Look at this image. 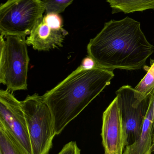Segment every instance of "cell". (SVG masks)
<instances>
[{
    "label": "cell",
    "instance_id": "cell-13",
    "mask_svg": "<svg viewBox=\"0 0 154 154\" xmlns=\"http://www.w3.org/2000/svg\"><path fill=\"white\" fill-rule=\"evenodd\" d=\"M146 70V75L134 88L135 99L134 106L136 107L154 92V68L151 66Z\"/></svg>",
    "mask_w": 154,
    "mask_h": 154
},
{
    "label": "cell",
    "instance_id": "cell-6",
    "mask_svg": "<svg viewBox=\"0 0 154 154\" xmlns=\"http://www.w3.org/2000/svg\"><path fill=\"white\" fill-rule=\"evenodd\" d=\"M124 134L125 147L134 143L141 134L145 119L154 92L136 107L135 90L132 86H122L116 91Z\"/></svg>",
    "mask_w": 154,
    "mask_h": 154
},
{
    "label": "cell",
    "instance_id": "cell-18",
    "mask_svg": "<svg viewBox=\"0 0 154 154\" xmlns=\"http://www.w3.org/2000/svg\"><path fill=\"white\" fill-rule=\"evenodd\" d=\"M152 107H153V110H152L153 116V118H154V95L153 100Z\"/></svg>",
    "mask_w": 154,
    "mask_h": 154
},
{
    "label": "cell",
    "instance_id": "cell-9",
    "mask_svg": "<svg viewBox=\"0 0 154 154\" xmlns=\"http://www.w3.org/2000/svg\"><path fill=\"white\" fill-rule=\"evenodd\" d=\"M68 32L64 28L58 29L47 24L42 20L35 25L27 37V45L38 51H48L62 47Z\"/></svg>",
    "mask_w": 154,
    "mask_h": 154
},
{
    "label": "cell",
    "instance_id": "cell-7",
    "mask_svg": "<svg viewBox=\"0 0 154 154\" xmlns=\"http://www.w3.org/2000/svg\"><path fill=\"white\" fill-rule=\"evenodd\" d=\"M0 121L28 153L32 154L27 121L21 101L7 90L0 91Z\"/></svg>",
    "mask_w": 154,
    "mask_h": 154
},
{
    "label": "cell",
    "instance_id": "cell-8",
    "mask_svg": "<svg viewBox=\"0 0 154 154\" xmlns=\"http://www.w3.org/2000/svg\"><path fill=\"white\" fill-rule=\"evenodd\" d=\"M101 136L104 154L124 153V134L116 97L103 113Z\"/></svg>",
    "mask_w": 154,
    "mask_h": 154
},
{
    "label": "cell",
    "instance_id": "cell-17",
    "mask_svg": "<svg viewBox=\"0 0 154 154\" xmlns=\"http://www.w3.org/2000/svg\"><path fill=\"white\" fill-rule=\"evenodd\" d=\"M152 151L154 152V134L153 135V139L152 145Z\"/></svg>",
    "mask_w": 154,
    "mask_h": 154
},
{
    "label": "cell",
    "instance_id": "cell-2",
    "mask_svg": "<svg viewBox=\"0 0 154 154\" xmlns=\"http://www.w3.org/2000/svg\"><path fill=\"white\" fill-rule=\"evenodd\" d=\"M114 71L96 67H78L56 87L42 95L53 118L56 135L111 83Z\"/></svg>",
    "mask_w": 154,
    "mask_h": 154
},
{
    "label": "cell",
    "instance_id": "cell-15",
    "mask_svg": "<svg viewBox=\"0 0 154 154\" xmlns=\"http://www.w3.org/2000/svg\"><path fill=\"white\" fill-rule=\"evenodd\" d=\"M58 154H81L76 142H71L65 145Z\"/></svg>",
    "mask_w": 154,
    "mask_h": 154
},
{
    "label": "cell",
    "instance_id": "cell-5",
    "mask_svg": "<svg viewBox=\"0 0 154 154\" xmlns=\"http://www.w3.org/2000/svg\"><path fill=\"white\" fill-rule=\"evenodd\" d=\"M45 11L42 0H8L0 5L1 34L26 37Z\"/></svg>",
    "mask_w": 154,
    "mask_h": 154
},
{
    "label": "cell",
    "instance_id": "cell-12",
    "mask_svg": "<svg viewBox=\"0 0 154 154\" xmlns=\"http://www.w3.org/2000/svg\"><path fill=\"white\" fill-rule=\"evenodd\" d=\"M0 154H30L1 121Z\"/></svg>",
    "mask_w": 154,
    "mask_h": 154
},
{
    "label": "cell",
    "instance_id": "cell-14",
    "mask_svg": "<svg viewBox=\"0 0 154 154\" xmlns=\"http://www.w3.org/2000/svg\"><path fill=\"white\" fill-rule=\"evenodd\" d=\"M74 0H42L46 14L63 12Z\"/></svg>",
    "mask_w": 154,
    "mask_h": 154
},
{
    "label": "cell",
    "instance_id": "cell-1",
    "mask_svg": "<svg viewBox=\"0 0 154 154\" xmlns=\"http://www.w3.org/2000/svg\"><path fill=\"white\" fill-rule=\"evenodd\" d=\"M87 51L99 67L135 70L146 67L154 46L146 39L141 23L127 16L105 23L101 31L90 40Z\"/></svg>",
    "mask_w": 154,
    "mask_h": 154
},
{
    "label": "cell",
    "instance_id": "cell-4",
    "mask_svg": "<svg viewBox=\"0 0 154 154\" xmlns=\"http://www.w3.org/2000/svg\"><path fill=\"white\" fill-rule=\"evenodd\" d=\"M32 154H49L56 134L52 114L42 96L35 93L21 101Z\"/></svg>",
    "mask_w": 154,
    "mask_h": 154
},
{
    "label": "cell",
    "instance_id": "cell-16",
    "mask_svg": "<svg viewBox=\"0 0 154 154\" xmlns=\"http://www.w3.org/2000/svg\"><path fill=\"white\" fill-rule=\"evenodd\" d=\"M80 66L83 69H91L95 68L97 66L94 60L91 57L88 56L82 60Z\"/></svg>",
    "mask_w": 154,
    "mask_h": 154
},
{
    "label": "cell",
    "instance_id": "cell-3",
    "mask_svg": "<svg viewBox=\"0 0 154 154\" xmlns=\"http://www.w3.org/2000/svg\"><path fill=\"white\" fill-rule=\"evenodd\" d=\"M25 37L0 36V82L13 92L27 89L30 58Z\"/></svg>",
    "mask_w": 154,
    "mask_h": 154
},
{
    "label": "cell",
    "instance_id": "cell-10",
    "mask_svg": "<svg viewBox=\"0 0 154 154\" xmlns=\"http://www.w3.org/2000/svg\"><path fill=\"white\" fill-rule=\"evenodd\" d=\"M153 99L154 95L151 99L139 137L133 144L125 148L123 154H152V145L154 134L152 112Z\"/></svg>",
    "mask_w": 154,
    "mask_h": 154
},
{
    "label": "cell",
    "instance_id": "cell-11",
    "mask_svg": "<svg viewBox=\"0 0 154 154\" xmlns=\"http://www.w3.org/2000/svg\"><path fill=\"white\" fill-rule=\"evenodd\" d=\"M112 9V13L135 12L154 10V0H106Z\"/></svg>",
    "mask_w": 154,
    "mask_h": 154
},
{
    "label": "cell",
    "instance_id": "cell-19",
    "mask_svg": "<svg viewBox=\"0 0 154 154\" xmlns=\"http://www.w3.org/2000/svg\"><path fill=\"white\" fill-rule=\"evenodd\" d=\"M151 65H152V66H153L154 67V60H152V63H151Z\"/></svg>",
    "mask_w": 154,
    "mask_h": 154
}]
</instances>
